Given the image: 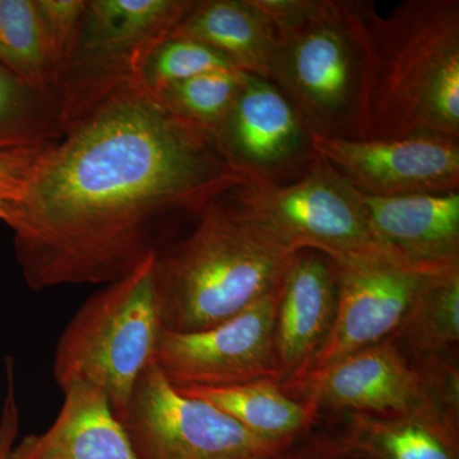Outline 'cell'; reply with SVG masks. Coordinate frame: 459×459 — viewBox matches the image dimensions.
<instances>
[{"label": "cell", "instance_id": "6da1fadb", "mask_svg": "<svg viewBox=\"0 0 459 459\" xmlns=\"http://www.w3.org/2000/svg\"><path fill=\"white\" fill-rule=\"evenodd\" d=\"M8 226L35 291L114 282L162 249L177 214H198L246 183L210 133L181 119L137 75L83 84Z\"/></svg>", "mask_w": 459, "mask_h": 459}, {"label": "cell", "instance_id": "7a4b0ae2", "mask_svg": "<svg viewBox=\"0 0 459 459\" xmlns=\"http://www.w3.org/2000/svg\"><path fill=\"white\" fill-rule=\"evenodd\" d=\"M229 192L205 205L189 235L153 258L166 331L193 333L238 316L279 289L299 252Z\"/></svg>", "mask_w": 459, "mask_h": 459}, {"label": "cell", "instance_id": "3957f363", "mask_svg": "<svg viewBox=\"0 0 459 459\" xmlns=\"http://www.w3.org/2000/svg\"><path fill=\"white\" fill-rule=\"evenodd\" d=\"M370 74L364 140L459 141V2H365Z\"/></svg>", "mask_w": 459, "mask_h": 459}, {"label": "cell", "instance_id": "277c9868", "mask_svg": "<svg viewBox=\"0 0 459 459\" xmlns=\"http://www.w3.org/2000/svg\"><path fill=\"white\" fill-rule=\"evenodd\" d=\"M276 27L270 81L313 135L364 140L370 36L361 0H256Z\"/></svg>", "mask_w": 459, "mask_h": 459}, {"label": "cell", "instance_id": "5b68a950", "mask_svg": "<svg viewBox=\"0 0 459 459\" xmlns=\"http://www.w3.org/2000/svg\"><path fill=\"white\" fill-rule=\"evenodd\" d=\"M148 256L122 279L108 283L78 309L57 341L53 376L63 392L87 385L104 394L117 419L135 383L153 361L162 331Z\"/></svg>", "mask_w": 459, "mask_h": 459}, {"label": "cell", "instance_id": "8992f818", "mask_svg": "<svg viewBox=\"0 0 459 459\" xmlns=\"http://www.w3.org/2000/svg\"><path fill=\"white\" fill-rule=\"evenodd\" d=\"M138 459H279V449L201 398L184 394L155 362L119 418Z\"/></svg>", "mask_w": 459, "mask_h": 459}, {"label": "cell", "instance_id": "52a82bcc", "mask_svg": "<svg viewBox=\"0 0 459 459\" xmlns=\"http://www.w3.org/2000/svg\"><path fill=\"white\" fill-rule=\"evenodd\" d=\"M229 193L295 249L316 250L340 262L382 247L351 186L319 157L291 183L247 181Z\"/></svg>", "mask_w": 459, "mask_h": 459}, {"label": "cell", "instance_id": "ba28073f", "mask_svg": "<svg viewBox=\"0 0 459 459\" xmlns=\"http://www.w3.org/2000/svg\"><path fill=\"white\" fill-rule=\"evenodd\" d=\"M333 264L336 318L305 377L394 336L422 287L437 274L453 271L413 264L385 247Z\"/></svg>", "mask_w": 459, "mask_h": 459}, {"label": "cell", "instance_id": "9c48e42d", "mask_svg": "<svg viewBox=\"0 0 459 459\" xmlns=\"http://www.w3.org/2000/svg\"><path fill=\"white\" fill-rule=\"evenodd\" d=\"M279 289L212 328L193 333L162 328L153 362L177 388L281 382L274 340Z\"/></svg>", "mask_w": 459, "mask_h": 459}, {"label": "cell", "instance_id": "30bf717a", "mask_svg": "<svg viewBox=\"0 0 459 459\" xmlns=\"http://www.w3.org/2000/svg\"><path fill=\"white\" fill-rule=\"evenodd\" d=\"M282 386L318 412L401 416L437 407L459 415L437 392L429 362L411 358L392 338L352 353L301 382Z\"/></svg>", "mask_w": 459, "mask_h": 459}, {"label": "cell", "instance_id": "8fae6325", "mask_svg": "<svg viewBox=\"0 0 459 459\" xmlns=\"http://www.w3.org/2000/svg\"><path fill=\"white\" fill-rule=\"evenodd\" d=\"M220 152L246 183H291L316 160L313 134L271 81L247 74L223 122L212 133Z\"/></svg>", "mask_w": 459, "mask_h": 459}, {"label": "cell", "instance_id": "7c38bea8", "mask_svg": "<svg viewBox=\"0 0 459 459\" xmlns=\"http://www.w3.org/2000/svg\"><path fill=\"white\" fill-rule=\"evenodd\" d=\"M316 155L362 195L459 192V141L442 137L346 140L313 135Z\"/></svg>", "mask_w": 459, "mask_h": 459}, {"label": "cell", "instance_id": "4fadbf2b", "mask_svg": "<svg viewBox=\"0 0 459 459\" xmlns=\"http://www.w3.org/2000/svg\"><path fill=\"white\" fill-rule=\"evenodd\" d=\"M195 0H87L82 36L66 81L135 75ZM62 87V86H60Z\"/></svg>", "mask_w": 459, "mask_h": 459}, {"label": "cell", "instance_id": "5bb4252c", "mask_svg": "<svg viewBox=\"0 0 459 459\" xmlns=\"http://www.w3.org/2000/svg\"><path fill=\"white\" fill-rule=\"evenodd\" d=\"M337 299L333 262L316 250H299L277 301L274 340L282 385L307 376L333 327Z\"/></svg>", "mask_w": 459, "mask_h": 459}, {"label": "cell", "instance_id": "9a60e30c", "mask_svg": "<svg viewBox=\"0 0 459 459\" xmlns=\"http://www.w3.org/2000/svg\"><path fill=\"white\" fill-rule=\"evenodd\" d=\"M353 192L377 246L422 267L459 268V192L401 197Z\"/></svg>", "mask_w": 459, "mask_h": 459}, {"label": "cell", "instance_id": "2e32d148", "mask_svg": "<svg viewBox=\"0 0 459 459\" xmlns=\"http://www.w3.org/2000/svg\"><path fill=\"white\" fill-rule=\"evenodd\" d=\"M63 394L53 425L17 442L12 459H138L104 394L87 385Z\"/></svg>", "mask_w": 459, "mask_h": 459}, {"label": "cell", "instance_id": "e0dca14e", "mask_svg": "<svg viewBox=\"0 0 459 459\" xmlns=\"http://www.w3.org/2000/svg\"><path fill=\"white\" fill-rule=\"evenodd\" d=\"M459 416L428 407L401 416L349 413L329 442L360 459H459Z\"/></svg>", "mask_w": 459, "mask_h": 459}, {"label": "cell", "instance_id": "ac0fdd59", "mask_svg": "<svg viewBox=\"0 0 459 459\" xmlns=\"http://www.w3.org/2000/svg\"><path fill=\"white\" fill-rule=\"evenodd\" d=\"M169 36L202 42L240 71L270 81L279 36L255 0H195Z\"/></svg>", "mask_w": 459, "mask_h": 459}, {"label": "cell", "instance_id": "d6986e66", "mask_svg": "<svg viewBox=\"0 0 459 459\" xmlns=\"http://www.w3.org/2000/svg\"><path fill=\"white\" fill-rule=\"evenodd\" d=\"M228 413L250 433L285 453L316 421L318 411L294 397L279 380H255L221 388H178Z\"/></svg>", "mask_w": 459, "mask_h": 459}, {"label": "cell", "instance_id": "ffe728a7", "mask_svg": "<svg viewBox=\"0 0 459 459\" xmlns=\"http://www.w3.org/2000/svg\"><path fill=\"white\" fill-rule=\"evenodd\" d=\"M413 359L444 355L459 341V270L437 274L422 287L391 337Z\"/></svg>", "mask_w": 459, "mask_h": 459}, {"label": "cell", "instance_id": "44dd1931", "mask_svg": "<svg viewBox=\"0 0 459 459\" xmlns=\"http://www.w3.org/2000/svg\"><path fill=\"white\" fill-rule=\"evenodd\" d=\"M0 65L32 90L60 100L35 0H0Z\"/></svg>", "mask_w": 459, "mask_h": 459}, {"label": "cell", "instance_id": "7402d4cb", "mask_svg": "<svg viewBox=\"0 0 459 459\" xmlns=\"http://www.w3.org/2000/svg\"><path fill=\"white\" fill-rule=\"evenodd\" d=\"M62 131L60 100L32 90L0 65V151L50 143Z\"/></svg>", "mask_w": 459, "mask_h": 459}, {"label": "cell", "instance_id": "603a6c76", "mask_svg": "<svg viewBox=\"0 0 459 459\" xmlns=\"http://www.w3.org/2000/svg\"><path fill=\"white\" fill-rule=\"evenodd\" d=\"M247 74L238 69L208 72L172 84L157 96L172 113L212 135L234 105Z\"/></svg>", "mask_w": 459, "mask_h": 459}, {"label": "cell", "instance_id": "cb8c5ba5", "mask_svg": "<svg viewBox=\"0 0 459 459\" xmlns=\"http://www.w3.org/2000/svg\"><path fill=\"white\" fill-rule=\"evenodd\" d=\"M222 69L238 68L229 57L202 42L168 36L144 57L135 75L148 91L157 95L172 84Z\"/></svg>", "mask_w": 459, "mask_h": 459}, {"label": "cell", "instance_id": "d4e9b609", "mask_svg": "<svg viewBox=\"0 0 459 459\" xmlns=\"http://www.w3.org/2000/svg\"><path fill=\"white\" fill-rule=\"evenodd\" d=\"M42 35L57 86L74 65L81 36L87 0H35Z\"/></svg>", "mask_w": 459, "mask_h": 459}, {"label": "cell", "instance_id": "484cf974", "mask_svg": "<svg viewBox=\"0 0 459 459\" xmlns=\"http://www.w3.org/2000/svg\"><path fill=\"white\" fill-rule=\"evenodd\" d=\"M50 143L0 151V202L13 205L21 201L36 166Z\"/></svg>", "mask_w": 459, "mask_h": 459}, {"label": "cell", "instance_id": "4316f807", "mask_svg": "<svg viewBox=\"0 0 459 459\" xmlns=\"http://www.w3.org/2000/svg\"><path fill=\"white\" fill-rule=\"evenodd\" d=\"M7 386H5L4 401L0 410V459H12L14 446L20 434L21 415L16 394V380H14L13 361H7Z\"/></svg>", "mask_w": 459, "mask_h": 459}, {"label": "cell", "instance_id": "83f0119b", "mask_svg": "<svg viewBox=\"0 0 459 459\" xmlns=\"http://www.w3.org/2000/svg\"><path fill=\"white\" fill-rule=\"evenodd\" d=\"M279 459H360L342 452L328 439L316 440L299 451H287Z\"/></svg>", "mask_w": 459, "mask_h": 459}, {"label": "cell", "instance_id": "f1b7e54d", "mask_svg": "<svg viewBox=\"0 0 459 459\" xmlns=\"http://www.w3.org/2000/svg\"><path fill=\"white\" fill-rule=\"evenodd\" d=\"M13 216V205L7 202H0V221L9 223Z\"/></svg>", "mask_w": 459, "mask_h": 459}]
</instances>
